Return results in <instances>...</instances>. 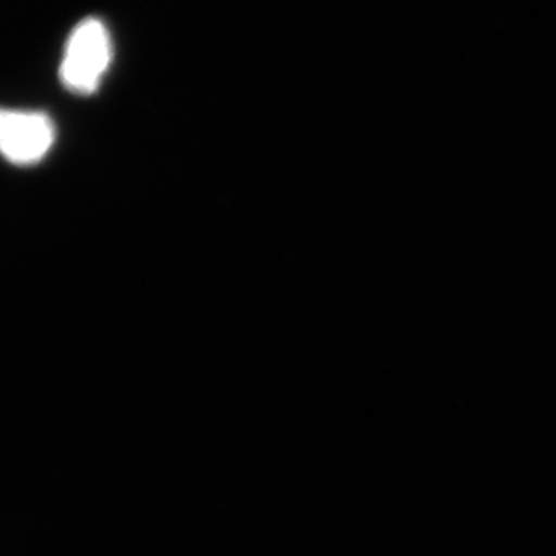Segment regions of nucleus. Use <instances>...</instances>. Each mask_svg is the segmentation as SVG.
<instances>
[{
  "mask_svg": "<svg viewBox=\"0 0 556 556\" xmlns=\"http://www.w3.org/2000/svg\"><path fill=\"white\" fill-rule=\"evenodd\" d=\"M113 38L100 18L89 16L76 24L65 42L60 81L75 94H94L113 62Z\"/></svg>",
  "mask_w": 556,
  "mask_h": 556,
  "instance_id": "f257e3e1",
  "label": "nucleus"
},
{
  "mask_svg": "<svg viewBox=\"0 0 556 556\" xmlns=\"http://www.w3.org/2000/svg\"><path fill=\"white\" fill-rule=\"evenodd\" d=\"M56 127L42 111L0 109V155L13 165H35L48 155Z\"/></svg>",
  "mask_w": 556,
  "mask_h": 556,
  "instance_id": "f03ea898",
  "label": "nucleus"
}]
</instances>
